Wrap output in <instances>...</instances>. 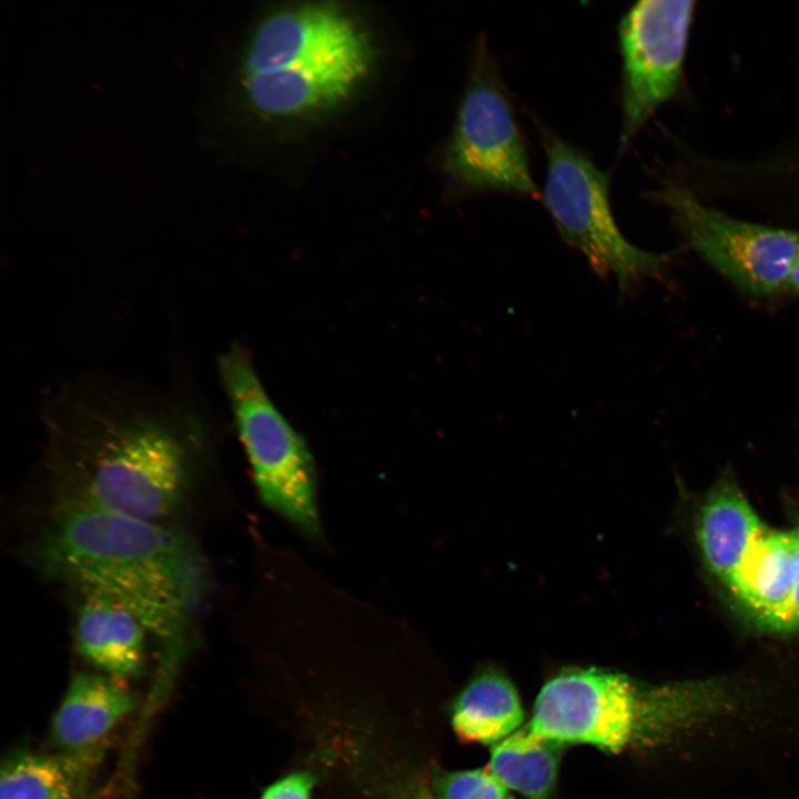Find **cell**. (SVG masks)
Wrapping results in <instances>:
<instances>
[{
	"mask_svg": "<svg viewBox=\"0 0 799 799\" xmlns=\"http://www.w3.org/2000/svg\"><path fill=\"white\" fill-rule=\"evenodd\" d=\"M766 530L745 496L729 483L710 493L697 525L702 555L712 573L726 584Z\"/></svg>",
	"mask_w": 799,
	"mask_h": 799,
	"instance_id": "4fadbf2b",
	"label": "cell"
},
{
	"mask_svg": "<svg viewBox=\"0 0 799 799\" xmlns=\"http://www.w3.org/2000/svg\"><path fill=\"white\" fill-rule=\"evenodd\" d=\"M37 555L47 575L124 606L168 649L185 641L208 589L204 559L184 533L80 500L55 514Z\"/></svg>",
	"mask_w": 799,
	"mask_h": 799,
	"instance_id": "6da1fadb",
	"label": "cell"
},
{
	"mask_svg": "<svg viewBox=\"0 0 799 799\" xmlns=\"http://www.w3.org/2000/svg\"><path fill=\"white\" fill-rule=\"evenodd\" d=\"M371 62L366 36L340 10L283 11L263 20L245 45L237 68L240 98L265 117L322 111L348 98Z\"/></svg>",
	"mask_w": 799,
	"mask_h": 799,
	"instance_id": "277c9868",
	"label": "cell"
},
{
	"mask_svg": "<svg viewBox=\"0 0 799 799\" xmlns=\"http://www.w3.org/2000/svg\"><path fill=\"white\" fill-rule=\"evenodd\" d=\"M797 533V575L788 609L777 630L791 631L799 628V532Z\"/></svg>",
	"mask_w": 799,
	"mask_h": 799,
	"instance_id": "d6986e66",
	"label": "cell"
},
{
	"mask_svg": "<svg viewBox=\"0 0 799 799\" xmlns=\"http://www.w3.org/2000/svg\"><path fill=\"white\" fill-rule=\"evenodd\" d=\"M445 166L468 192L538 193L510 100L485 39L477 43Z\"/></svg>",
	"mask_w": 799,
	"mask_h": 799,
	"instance_id": "52a82bcc",
	"label": "cell"
},
{
	"mask_svg": "<svg viewBox=\"0 0 799 799\" xmlns=\"http://www.w3.org/2000/svg\"><path fill=\"white\" fill-rule=\"evenodd\" d=\"M648 196L666 205L690 245L742 289L762 295L787 284L799 232L731 218L676 182H664Z\"/></svg>",
	"mask_w": 799,
	"mask_h": 799,
	"instance_id": "ba28073f",
	"label": "cell"
},
{
	"mask_svg": "<svg viewBox=\"0 0 799 799\" xmlns=\"http://www.w3.org/2000/svg\"><path fill=\"white\" fill-rule=\"evenodd\" d=\"M797 575V533L766 530L727 583L737 599L763 627L777 630Z\"/></svg>",
	"mask_w": 799,
	"mask_h": 799,
	"instance_id": "30bf717a",
	"label": "cell"
},
{
	"mask_svg": "<svg viewBox=\"0 0 799 799\" xmlns=\"http://www.w3.org/2000/svg\"><path fill=\"white\" fill-rule=\"evenodd\" d=\"M524 711L513 684L502 674L487 670L475 677L456 699L452 722L465 741L497 744L514 734Z\"/></svg>",
	"mask_w": 799,
	"mask_h": 799,
	"instance_id": "9a60e30c",
	"label": "cell"
},
{
	"mask_svg": "<svg viewBox=\"0 0 799 799\" xmlns=\"http://www.w3.org/2000/svg\"><path fill=\"white\" fill-rule=\"evenodd\" d=\"M563 745L533 735L527 727L494 745L489 771L526 799H548L557 778Z\"/></svg>",
	"mask_w": 799,
	"mask_h": 799,
	"instance_id": "2e32d148",
	"label": "cell"
},
{
	"mask_svg": "<svg viewBox=\"0 0 799 799\" xmlns=\"http://www.w3.org/2000/svg\"><path fill=\"white\" fill-rule=\"evenodd\" d=\"M504 799H513V798H512L510 796H507V797H506V798H504Z\"/></svg>",
	"mask_w": 799,
	"mask_h": 799,
	"instance_id": "44dd1931",
	"label": "cell"
},
{
	"mask_svg": "<svg viewBox=\"0 0 799 799\" xmlns=\"http://www.w3.org/2000/svg\"><path fill=\"white\" fill-rule=\"evenodd\" d=\"M538 131L547 159L542 196L562 239L598 275H614L621 291L658 271L667 256L633 245L618 229L606 174L552 130L539 124Z\"/></svg>",
	"mask_w": 799,
	"mask_h": 799,
	"instance_id": "8992f818",
	"label": "cell"
},
{
	"mask_svg": "<svg viewBox=\"0 0 799 799\" xmlns=\"http://www.w3.org/2000/svg\"><path fill=\"white\" fill-rule=\"evenodd\" d=\"M81 594L75 623L80 654L110 677L124 679L140 675L145 658L146 628L113 599L92 591Z\"/></svg>",
	"mask_w": 799,
	"mask_h": 799,
	"instance_id": "8fae6325",
	"label": "cell"
},
{
	"mask_svg": "<svg viewBox=\"0 0 799 799\" xmlns=\"http://www.w3.org/2000/svg\"><path fill=\"white\" fill-rule=\"evenodd\" d=\"M50 417L84 475L80 502L148 522L181 503L196 435L188 414L111 393L69 398Z\"/></svg>",
	"mask_w": 799,
	"mask_h": 799,
	"instance_id": "7a4b0ae2",
	"label": "cell"
},
{
	"mask_svg": "<svg viewBox=\"0 0 799 799\" xmlns=\"http://www.w3.org/2000/svg\"><path fill=\"white\" fill-rule=\"evenodd\" d=\"M732 702L717 684L651 685L600 668H568L542 688L526 727L560 745L620 752L666 741Z\"/></svg>",
	"mask_w": 799,
	"mask_h": 799,
	"instance_id": "3957f363",
	"label": "cell"
},
{
	"mask_svg": "<svg viewBox=\"0 0 799 799\" xmlns=\"http://www.w3.org/2000/svg\"><path fill=\"white\" fill-rule=\"evenodd\" d=\"M695 2L644 0L619 24L623 57V125L626 148L650 115L677 91Z\"/></svg>",
	"mask_w": 799,
	"mask_h": 799,
	"instance_id": "9c48e42d",
	"label": "cell"
},
{
	"mask_svg": "<svg viewBox=\"0 0 799 799\" xmlns=\"http://www.w3.org/2000/svg\"><path fill=\"white\" fill-rule=\"evenodd\" d=\"M314 783L311 772H293L269 786L260 799H311Z\"/></svg>",
	"mask_w": 799,
	"mask_h": 799,
	"instance_id": "ac0fdd59",
	"label": "cell"
},
{
	"mask_svg": "<svg viewBox=\"0 0 799 799\" xmlns=\"http://www.w3.org/2000/svg\"><path fill=\"white\" fill-rule=\"evenodd\" d=\"M787 284L793 291L799 292V246L791 266Z\"/></svg>",
	"mask_w": 799,
	"mask_h": 799,
	"instance_id": "ffe728a7",
	"label": "cell"
},
{
	"mask_svg": "<svg viewBox=\"0 0 799 799\" xmlns=\"http://www.w3.org/2000/svg\"><path fill=\"white\" fill-rule=\"evenodd\" d=\"M507 789L488 769L457 771L441 777L429 799H504Z\"/></svg>",
	"mask_w": 799,
	"mask_h": 799,
	"instance_id": "e0dca14e",
	"label": "cell"
},
{
	"mask_svg": "<svg viewBox=\"0 0 799 799\" xmlns=\"http://www.w3.org/2000/svg\"><path fill=\"white\" fill-rule=\"evenodd\" d=\"M95 763L89 750L14 756L2 765L0 799H83Z\"/></svg>",
	"mask_w": 799,
	"mask_h": 799,
	"instance_id": "5bb4252c",
	"label": "cell"
},
{
	"mask_svg": "<svg viewBox=\"0 0 799 799\" xmlns=\"http://www.w3.org/2000/svg\"><path fill=\"white\" fill-rule=\"evenodd\" d=\"M131 690L113 677L77 674L53 719L55 740L71 751L89 750L134 708Z\"/></svg>",
	"mask_w": 799,
	"mask_h": 799,
	"instance_id": "7c38bea8",
	"label": "cell"
},
{
	"mask_svg": "<svg viewBox=\"0 0 799 799\" xmlns=\"http://www.w3.org/2000/svg\"><path fill=\"white\" fill-rule=\"evenodd\" d=\"M218 367L260 498L318 539L316 472L306 443L270 398L243 346H230Z\"/></svg>",
	"mask_w": 799,
	"mask_h": 799,
	"instance_id": "5b68a950",
	"label": "cell"
},
{
	"mask_svg": "<svg viewBox=\"0 0 799 799\" xmlns=\"http://www.w3.org/2000/svg\"><path fill=\"white\" fill-rule=\"evenodd\" d=\"M426 799H428V798H426Z\"/></svg>",
	"mask_w": 799,
	"mask_h": 799,
	"instance_id": "7402d4cb",
	"label": "cell"
}]
</instances>
